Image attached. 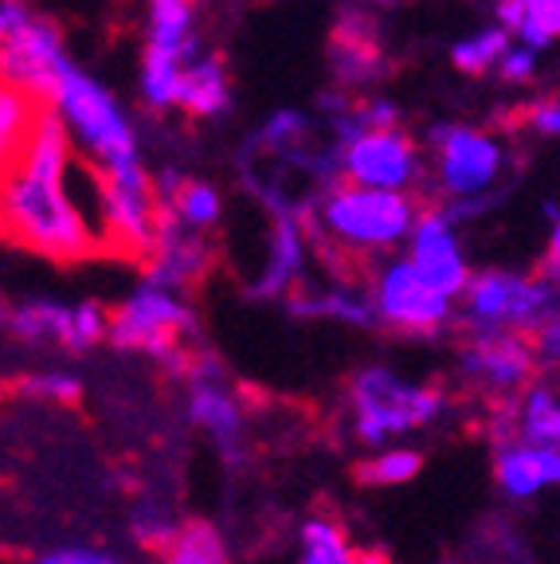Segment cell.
Segmentation results:
<instances>
[{
    "instance_id": "6da1fadb",
    "label": "cell",
    "mask_w": 560,
    "mask_h": 564,
    "mask_svg": "<svg viewBox=\"0 0 560 564\" xmlns=\"http://www.w3.org/2000/svg\"><path fill=\"white\" fill-rule=\"evenodd\" d=\"M75 158L63 118L40 110L20 161L0 176V239L28 247L55 263H79L98 251V239L67 193V161Z\"/></svg>"
},
{
    "instance_id": "7a4b0ae2",
    "label": "cell",
    "mask_w": 560,
    "mask_h": 564,
    "mask_svg": "<svg viewBox=\"0 0 560 564\" xmlns=\"http://www.w3.org/2000/svg\"><path fill=\"white\" fill-rule=\"evenodd\" d=\"M306 239L342 251L353 259H377L403 247L416 224L420 204L408 193L365 188L349 181H325V193L310 204H298Z\"/></svg>"
},
{
    "instance_id": "3957f363",
    "label": "cell",
    "mask_w": 560,
    "mask_h": 564,
    "mask_svg": "<svg viewBox=\"0 0 560 564\" xmlns=\"http://www.w3.org/2000/svg\"><path fill=\"white\" fill-rule=\"evenodd\" d=\"M47 106L63 118L71 141H79L90 153V165L106 169L138 158V130L118 106V98L71 59H63L60 70H55Z\"/></svg>"
},
{
    "instance_id": "277c9868",
    "label": "cell",
    "mask_w": 560,
    "mask_h": 564,
    "mask_svg": "<svg viewBox=\"0 0 560 564\" xmlns=\"http://www.w3.org/2000/svg\"><path fill=\"white\" fill-rule=\"evenodd\" d=\"M349 412L360 447H385L435 423L443 415V392L431 384H412L385 365H368L349 380Z\"/></svg>"
},
{
    "instance_id": "5b68a950",
    "label": "cell",
    "mask_w": 560,
    "mask_h": 564,
    "mask_svg": "<svg viewBox=\"0 0 560 564\" xmlns=\"http://www.w3.org/2000/svg\"><path fill=\"white\" fill-rule=\"evenodd\" d=\"M196 334V317L181 291H169L158 282H141L138 291L122 302L106 322V341L122 352H149L158 361H169L173 372L189 369L181 341Z\"/></svg>"
},
{
    "instance_id": "8992f818",
    "label": "cell",
    "mask_w": 560,
    "mask_h": 564,
    "mask_svg": "<svg viewBox=\"0 0 560 564\" xmlns=\"http://www.w3.org/2000/svg\"><path fill=\"white\" fill-rule=\"evenodd\" d=\"M466 329H521L534 334L557 317V282L521 271H478L463 286Z\"/></svg>"
},
{
    "instance_id": "52a82bcc",
    "label": "cell",
    "mask_w": 560,
    "mask_h": 564,
    "mask_svg": "<svg viewBox=\"0 0 560 564\" xmlns=\"http://www.w3.org/2000/svg\"><path fill=\"white\" fill-rule=\"evenodd\" d=\"M368 302L377 314V326L408 337H435L451 326L455 299H446L412 267L408 256L380 259L368 279Z\"/></svg>"
},
{
    "instance_id": "ba28073f",
    "label": "cell",
    "mask_w": 560,
    "mask_h": 564,
    "mask_svg": "<svg viewBox=\"0 0 560 564\" xmlns=\"http://www.w3.org/2000/svg\"><path fill=\"white\" fill-rule=\"evenodd\" d=\"M431 150H435V188L443 200L486 196L506 173L502 141L471 126H435Z\"/></svg>"
},
{
    "instance_id": "9c48e42d",
    "label": "cell",
    "mask_w": 560,
    "mask_h": 564,
    "mask_svg": "<svg viewBox=\"0 0 560 564\" xmlns=\"http://www.w3.org/2000/svg\"><path fill=\"white\" fill-rule=\"evenodd\" d=\"M537 369H541L537 349L521 329H471L466 345L459 349L463 380L494 400L517 397L537 377Z\"/></svg>"
},
{
    "instance_id": "30bf717a",
    "label": "cell",
    "mask_w": 560,
    "mask_h": 564,
    "mask_svg": "<svg viewBox=\"0 0 560 564\" xmlns=\"http://www.w3.org/2000/svg\"><path fill=\"white\" fill-rule=\"evenodd\" d=\"M337 176L349 185L388 188V193H412L423 181V161L416 141L392 130H360L337 150Z\"/></svg>"
},
{
    "instance_id": "8fae6325",
    "label": "cell",
    "mask_w": 560,
    "mask_h": 564,
    "mask_svg": "<svg viewBox=\"0 0 560 564\" xmlns=\"http://www.w3.org/2000/svg\"><path fill=\"white\" fill-rule=\"evenodd\" d=\"M189 420L212 435L228 463H244V408L216 357H189Z\"/></svg>"
},
{
    "instance_id": "7c38bea8",
    "label": "cell",
    "mask_w": 560,
    "mask_h": 564,
    "mask_svg": "<svg viewBox=\"0 0 560 564\" xmlns=\"http://www.w3.org/2000/svg\"><path fill=\"white\" fill-rule=\"evenodd\" d=\"M403 243H408L412 267L439 294H446V299H459V294H463L466 279H471V263H466L459 231H455V224L443 216V208L416 212V224Z\"/></svg>"
},
{
    "instance_id": "4fadbf2b",
    "label": "cell",
    "mask_w": 560,
    "mask_h": 564,
    "mask_svg": "<svg viewBox=\"0 0 560 564\" xmlns=\"http://www.w3.org/2000/svg\"><path fill=\"white\" fill-rule=\"evenodd\" d=\"M212 267V247L204 231L184 228L169 208H158V231L146 251L149 282L169 286V291H189L193 282L204 279Z\"/></svg>"
},
{
    "instance_id": "5bb4252c",
    "label": "cell",
    "mask_w": 560,
    "mask_h": 564,
    "mask_svg": "<svg viewBox=\"0 0 560 564\" xmlns=\"http://www.w3.org/2000/svg\"><path fill=\"white\" fill-rule=\"evenodd\" d=\"M63 59H67V52H63L60 28L40 17H32L17 35H9V40L0 44V75L9 83H17V87L32 90V95L44 98V102H47V90H52V79Z\"/></svg>"
},
{
    "instance_id": "9a60e30c",
    "label": "cell",
    "mask_w": 560,
    "mask_h": 564,
    "mask_svg": "<svg viewBox=\"0 0 560 564\" xmlns=\"http://www.w3.org/2000/svg\"><path fill=\"white\" fill-rule=\"evenodd\" d=\"M494 478L509 502H534L560 482V447L506 440L494 443Z\"/></svg>"
},
{
    "instance_id": "2e32d148",
    "label": "cell",
    "mask_w": 560,
    "mask_h": 564,
    "mask_svg": "<svg viewBox=\"0 0 560 564\" xmlns=\"http://www.w3.org/2000/svg\"><path fill=\"white\" fill-rule=\"evenodd\" d=\"M271 243H267V263L255 279L251 294L259 299H279L290 286H298L302 267H306V228H302V212L298 204L271 212Z\"/></svg>"
},
{
    "instance_id": "e0dca14e",
    "label": "cell",
    "mask_w": 560,
    "mask_h": 564,
    "mask_svg": "<svg viewBox=\"0 0 560 564\" xmlns=\"http://www.w3.org/2000/svg\"><path fill=\"white\" fill-rule=\"evenodd\" d=\"M509 408V440L537 443V447H560V400L552 377H534Z\"/></svg>"
},
{
    "instance_id": "ac0fdd59",
    "label": "cell",
    "mask_w": 560,
    "mask_h": 564,
    "mask_svg": "<svg viewBox=\"0 0 560 564\" xmlns=\"http://www.w3.org/2000/svg\"><path fill=\"white\" fill-rule=\"evenodd\" d=\"M287 310L290 317H333V322H345V326L357 329H373L377 326V314H373V302H368V291L360 286H333V291H310V286H290L287 294Z\"/></svg>"
},
{
    "instance_id": "d6986e66",
    "label": "cell",
    "mask_w": 560,
    "mask_h": 564,
    "mask_svg": "<svg viewBox=\"0 0 560 564\" xmlns=\"http://www.w3.org/2000/svg\"><path fill=\"white\" fill-rule=\"evenodd\" d=\"M231 102L228 70L216 55H193L181 63V83H176V106L193 118H216Z\"/></svg>"
},
{
    "instance_id": "ffe728a7",
    "label": "cell",
    "mask_w": 560,
    "mask_h": 564,
    "mask_svg": "<svg viewBox=\"0 0 560 564\" xmlns=\"http://www.w3.org/2000/svg\"><path fill=\"white\" fill-rule=\"evenodd\" d=\"M380 70H385V59L377 52L373 28H368L365 17H349L333 32V75L345 90H353L380 79Z\"/></svg>"
},
{
    "instance_id": "44dd1931",
    "label": "cell",
    "mask_w": 560,
    "mask_h": 564,
    "mask_svg": "<svg viewBox=\"0 0 560 564\" xmlns=\"http://www.w3.org/2000/svg\"><path fill=\"white\" fill-rule=\"evenodd\" d=\"M44 98H35L32 90L17 87L0 75V176L9 173L12 165L24 153L28 138H32V126L44 110Z\"/></svg>"
},
{
    "instance_id": "7402d4cb",
    "label": "cell",
    "mask_w": 560,
    "mask_h": 564,
    "mask_svg": "<svg viewBox=\"0 0 560 564\" xmlns=\"http://www.w3.org/2000/svg\"><path fill=\"white\" fill-rule=\"evenodd\" d=\"M149 44L173 52L181 63L201 55L193 0H149Z\"/></svg>"
},
{
    "instance_id": "603a6c76",
    "label": "cell",
    "mask_w": 560,
    "mask_h": 564,
    "mask_svg": "<svg viewBox=\"0 0 560 564\" xmlns=\"http://www.w3.org/2000/svg\"><path fill=\"white\" fill-rule=\"evenodd\" d=\"M0 322H4V326H9L20 341L67 345L71 306H67V302H52V299H32V302H20V306L0 310Z\"/></svg>"
},
{
    "instance_id": "cb8c5ba5",
    "label": "cell",
    "mask_w": 560,
    "mask_h": 564,
    "mask_svg": "<svg viewBox=\"0 0 560 564\" xmlns=\"http://www.w3.org/2000/svg\"><path fill=\"white\" fill-rule=\"evenodd\" d=\"M158 564H231V556L216 525L181 521L173 538L158 549Z\"/></svg>"
},
{
    "instance_id": "d4e9b609",
    "label": "cell",
    "mask_w": 560,
    "mask_h": 564,
    "mask_svg": "<svg viewBox=\"0 0 560 564\" xmlns=\"http://www.w3.org/2000/svg\"><path fill=\"white\" fill-rule=\"evenodd\" d=\"M357 549H353L349 533L342 521L325 518H306L298 529V564H353Z\"/></svg>"
},
{
    "instance_id": "484cf974",
    "label": "cell",
    "mask_w": 560,
    "mask_h": 564,
    "mask_svg": "<svg viewBox=\"0 0 560 564\" xmlns=\"http://www.w3.org/2000/svg\"><path fill=\"white\" fill-rule=\"evenodd\" d=\"M176 83H181V59L165 47H146L141 59V98L149 110H169L176 106Z\"/></svg>"
},
{
    "instance_id": "4316f807",
    "label": "cell",
    "mask_w": 560,
    "mask_h": 564,
    "mask_svg": "<svg viewBox=\"0 0 560 564\" xmlns=\"http://www.w3.org/2000/svg\"><path fill=\"white\" fill-rule=\"evenodd\" d=\"M169 212H173L184 228L208 231L224 216V200H219L216 185H208V181H181L176 196L169 200Z\"/></svg>"
},
{
    "instance_id": "83f0119b",
    "label": "cell",
    "mask_w": 560,
    "mask_h": 564,
    "mask_svg": "<svg viewBox=\"0 0 560 564\" xmlns=\"http://www.w3.org/2000/svg\"><path fill=\"white\" fill-rule=\"evenodd\" d=\"M423 458L412 447H373V455L357 467V478L365 486H403L420 475Z\"/></svg>"
},
{
    "instance_id": "f1b7e54d",
    "label": "cell",
    "mask_w": 560,
    "mask_h": 564,
    "mask_svg": "<svg viewBox=\"0 0 560 564\" xmlns=\"http://www.w3.org/2000/svg\"><path fill=\"white\" fill-rule=\"evenodd\" d=\"M306 138H310V118L302 110H279V115L267 118L255 145L263 153H274V158L302 161L306 158Z\"/></svg>"
},
{
    "instance_id": "f546056e",
    "label": "cell",
    "mask_w": 560,
    "mask_h": 564,
    "mask_svg": "<svg viewBox=\"0 0 560 564\" xmlns=\"http://www.w3.org/2000/svg\"><path fill=\"white\" fill-rule=\"evenodd\" d=\"M509 47V32L506 28H486V32H474L466 40H459L451 47V63L466 75H482V70H491L498 63V55Z\"/></svg>"
},
{
    "instance_id": "4dcf8cb0",
    "label": "cell",
    "mask_w": 560,
    "mask_h": 564,
    "mask_svg": "<svg viewBox=\"0 0 560 564\" xmlns=\"http://www.w3.org/2000/svg\"><path fill=\"white\" fill-rule=\"evenodd\" d=\"M517 44L526 47H549L560 35V0H526V12H521V24L514 28Z\"/></svg>"
},
{
    "instance_id": "1f68e13d",
    "label": "cell",
    "mask_w": 560,
    "mask_h": 564,
    "mask_svg": "<svg viewBox=\"0 0 560 564\" xmlns=\"http://www.w3.org/2000/svg\"><path fill=\"white\" fill-rule=\"evenodd\" d=\"M20 397L52 400V404H75L83 397V380L75 372H32L20 380Z\"/></svg>"
},
{
    "instance_id": "d6a6232c",
    "label": "cell",
    "mask_w": 560,
    "mask_h": 564,
    "mask_svg": "<svg viewBox=\"0 0 560 564\" xmlns=\"http://www.w3.org/2000/svg\"><path fill=\"white\" fill-rule=\"evenodd\" d=\"M106 322H110V314H106L98 302H79V306H71V326H67V345L63 349H95L98 341H106Z\"/></svg>"
},
{
    "instance_id": "836d02e7",
    "label": "cell",
    "mask_w": 560,
    "mask_h": 564,
    "mask_svg": "<svg viewBox=\"0 0 560 564\" xmlns=\"http://www.w3.org/2000/svg\"><path fill=\"white\" fill-rule=\"evenodd\" d=\"M176 525H181V521H176L161 502H141L138 510H133V518H130L133 538H138L146 549H153V553H158V549L173 538Z\"/></svg>"
},
{
    "instance_id": "e575fe53",
    "label": "cell",
    "mask_w": 560,
    "mask_h": 564,
    "mask_svg": "<svg viewBox=\"0 0 560 564\" xmlns=\"http://www.w3.org/2000/svg\"><path fill=\"white\" fill-rule=\"evenodd\" d=\"M494 67L502 70V79L526 83V79H534V70H537V52H534V47H526V44H509L506 52L498 55V63H494Z\"/></svg>"
},
{
    "instance_id": "d590c367",
    "label": "cell",
    "mask_w": 560,
    "mask_h": 564,
    "mask_svg": "<svg viewBox=\"0 0 560 564\" xmlns=\"http://www.w3.org/2000/svg\"><path fill=\"white\" fill-rule=\"evenodd\" d=\"M357 122L360 130H392L400 126V106L392 98H365L357 102Z\"/></svg>"
},
{
    "instance_id": "8d00e7d4",
    "label": "cell",
    "mask_w": 560,
    "mask_h": 564,
    "mask_svg": "<svg viewBox=\"0 0 560 564\" xmlns=\"http://www.w3.org/2000/svg\"><path fill=\"white\" fill-rule=\"evenodd\" d=\"M35 564H130L122 556L106 553V549H87V545H67V549H52Z\"/></svg>"
},
{
    "instance_id": "74e56055",
    "label": "cell",
    "mask_w": 560,
    "mask_h": 564,
    "mask_svg": "<svg viewBox=\"0 0 560 564\" xmlns=\"http://www.w3.org/2000/svg\"><path fill=\"white\" fill-rule=\"evenodd\" d=\"M529 130L545 133V138H557V133H560V106H557V98H537V102L529 106Z\"/></svg>"
},
{
    "instance_id": "f35d334b",
    "label": "cell",
    "mask_w": 560,
    "mask_h": 564,
    "mask_svg": "<svg viewBox=\"0 0 560 564\" xmlns=\"http://www.w3.org/2000/svg\"><path fill=\"white\" fill-rule=\"evenodd\" d=\"M32 17L35 12L28 9L24 0H0V44H4L9 35H17Z\"/></svg>"
},
{
    "instance_id": "ab89813d",
    "label": "cell",
    "mask_w": 560,
    "mask_h": 564,
    "mask_svg": "<svg viewBox=\"0 0 560 564\" xmlns=\"http://www.w3.org/2000/svg\"><path fill=\"white\" fill-rule=\"evenodd\" d=\"M521 12H526V0H498V28L514 35V28L521 24Z\"/></svg>"
},
{
    "instance_id": "60d3db41",
    "label": "cell",
    "mask_w": 560,
    "mask_h": 564,
    "mask_svg": "<svg viewBox=\"0 0 560 564\" xmlns=\"http://www.w3.org/2000/svg\"><path fill=\"white\" fill-rule=\"evenodd\" d=\"M353 564H396L385 549H357V561Z\"/></svg>"
},
{
    "instance_id": "b9f144b4",
    "label": "cell",
    "mask_w": 560,
    "mask_h": 564,
    "mask_svg": "<svg viewBox=\"0 0 560 564\" xmlns=\"http://www.w3.org/2000/svg\"><path fill=\"white\" fill-rule=\"evenodd\" d=\"M377 4H400V0H377Z\"/></svg>"
},
{
    "instance_id": "7bdbcfd3",
    "label": "cell",
    "mask_w": 560,
    "mask_h": 564,
    "mask_svg": "<svg viewBox=\"0 0 560 564\" xmlns=\"http://www.w3.org/2000/svg\"><path fill=\"white\" fill-rule=\"evenodd\" d=\"M443 564H463V561H443Z\"/></svg>"
}]
</instances>
